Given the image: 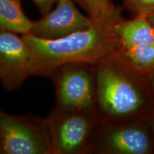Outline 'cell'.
Wrapping results in <instances>:
<instances>
[{
  "mask_svg": "<svg viewBox=\"0 0 154 154\" xmlns=\"http://www.w3.org/2000/svg\"><path fill=\"white\" fill-rule=\"evenodd\" d=\"M54 86V108L63 110H94L96 80L94 64L69 63L49 76Z\"/></svg>",
  "mask_w": 154,
  "mask_h": 154,
  "instance_id": "5",
  "label": "cell"
},
{
  "mask_svg": "<svg viewBox=\"0 0 154 154\" xmlns=\"http://www.w3.org/2000/svg\"><path fill=\"white\" fill-rule=\"evenodd\" d=\"M17 2H19V3H21V2H22V0H16Z\"/></svg>",
  "mask_w": 154,
  "mask_h": 154,
  "instance_id": "16",
  "label": "cell"
},
{
  "mask_svg": "<svg viewBox=\"0 0 154 154\" xmlns=\"http://www.w3.org/2000/svg\"><path fill=\"white\" fill-rule=\"evenodd\" d=\"M85 10L93 22L116 23L121 20L120 12L112 0H75Z\"/></svg>",
  "mask_w": 154,
  "mask_h": 154,
  "instance_id": "11",
  "label": "cell"
},
{
  "mask_svg": "<svg viewBox=\"0 0 154 154\" xmlns=\"http://www.w3.org/2000/svg\"><path fill=\"white\" fill-rule=\"evenodd\" d=\"M0 148L3 154H51L46 118L0 110Z\"/></svg>",
  "mask_w": 154,
  "mask_h": 154,
  "instance_id": "4",
  "label": "cell"
},
{
  "mask_svg": "<svg viewBox=\"0 0 154 154\" xmlns=\"http://www.w3.org/2000/svg\"><path fill=\"white\" fill-rule=\"evenodd\" d=\"M31 76V54L22 35L0 33V82L4 88L18 89Z\"/></svg>",
  "mask_w": 154,
  "mask_h": 154,
  "instance_id": "6",
  "label": "cell"
},
{
  "mask_svg": "<svg viewBox=\"0 0 154 154\" xmlns=\"http://www.w3.org/2000/svg\"><path fill=\"white\" fill-rule=\"evenodd\" d=\"M116 23L94 22L85 29L57 39L22 35L30 51L32 76L49 77L54 69L66 63L96 64L119 51L121 44L114 29Z\"/></svg>",
  "mask_w": 154,
  "mask_h": 154,
  "instance_id": "1",
  "label": "cell"
},
{
  "mask_svg": "<svg viewBox=\"0 0 154 154\" xmlns=\"http://www.w3.org/2000/svg\"><path fill=\"white\" fill-rule=\"evenodd\" d=\"M32 22L23 11L21 3L16 0H0V33L29 34Z\"/></svg>",
  "mask_w": 154,
  "mask_h": 154,
  "instance_id": "10",
  "label": "cell"
},
{
  "mask_svg": "<svg viewBox=\"0 0 154 154\" xmlns=\"http://www.w3.org/2000/svg\"><path fill=\"white\" fill-rule=\"evenodd\" d=\"M121 49L142 44L154 43V26L146 16H137L129 21L121 19L114 25Z\"/></svg>",
  "mask_w": 154,
  "mask_h": 154,
  "instance_id": "9",
  "label": "cell"
},
{
  "mask_svg": "<svg viewBox=\"0 0 154 154\" xmlns=\"http://www.w3.org/2000/svg\"><path fill=\"white\" fill-rule=\"evenodd\" d=\"M51 154H85L92 151L96 124L94 110H63L54 108L46 118Z\"/></svg>",
  "mask_w": 154,
  "mask_h": 154,
  "instance_id": "3",
  "label": "cell"
},
{
  "mask_svg": "<svg viewBox=\"0 0 154 154\" xmlns=\"http://www.w3.org/2000/svg\"><path fill=\"white\" fill-rule=\"evenodd\" d=\"M124 66L125 59L119 51L94 64L96 106L101 114L111 119L132 114L142 103Z\"/></svg>",
  "mask_w": 154,
  "mask_h": 154,
  "instance_id": "2",
  "label": "cell"
},
{
  "mask_svg": "<svg viewBox=\"0 0 154 154\" xmlns=\"http://www.w3.org/2000/svg\"><path fill=\"white\" fill-rule=\"evenodd\" d=\"M33 2L42 15L49 12L53 9L54 6L59 0H31Z\"/></svg>",
  "mask_w": 154,
  "mask_h": 154,
  "instance_id": "14",
  "label": "cell"
},
{
  "mask_svg": "<svg viewBox=\"0 0 154 154\" xmlns=\"http://www.w3.org/2000/svg\"><path fill=\"white\" fill-rule=\"evenodd\" d=\"M0 153H1V148H0Z\"/></svg>",
  "mask_w": 154,
  "mask_h": 154,
  "instance_id": "17",
  "label": "cell"
},
{
  "mask_svg": "<svg viewBox=\"0 0 154 154\" xmlns=\"http://www.w3.org/2000/svg\"><path fill=\"white\" fill-rule=\"evenodd\" d=\"M123 3L137 16H148L154 13V0H123Z\"/></svg>",
  "mask_w": 154,
  "mask_h": 154,
  "instance_id": "13",
  "label": "cell"
},
{
  "mask_svg": "<svg viewBox=\"0 0 154 154\" xmlns=\"http://www.w3.org/2000/svg\"><path fill=\"white\" fill-rule=\"evenodd\" d=\"M146 17H147L148 20L151 22V24L154 26V13L148 15V16H146Z\"/></svg>",
  "mask_w": 154,
  "mask_h": 154,
  "instance_id": "15",
  "label": "cell"
},
{
  "mask_svg": "<svg viewBox=\"0 0 154 154\" xmlns=\"http://www.w3.org/2000/svg\"><path fill=\"white\" fill-rule=\"evenodd\" d=\"M93 22L77 9L74 0H59L49 12L32 21L29 34L42 39H57L85 29Z\"/></svg>",
  "mask_w": 154,
  "mask_h": 154,
  "instance_id": "7",
  "label": "cell"
},
{
  "mask_svg": "<svg viewBox=\"0 0 154 154\" xmlns=\"http://www.w3.org/2000/svg\"><path fill=\"white\" fill-rule=\"evenodd\" d=\"M97 138L99 148L104 151L120 154H144L149 149L148 136L140 128L129 126L111 127Z\"/></svg>",
  "mask_w": 154,
  "mask_h": 154,
  "instance_id": "8",
  "label": "cell"
},
{
  "mask_svg": "<svg viewBox=\"0 0 154 154\" xmlns=\"http://www.w3.org/2000/svg\"><path fill=\"white\" fill-rule=\"evenodd\" d=\"M121 54L129 64L138 69L154 66V43L142 44L121 49Z\"/></svg>",
  "mask_w": 154,
  "mask_h": 154,
  "instance_id": "12",
  "label": "cell"
}]
</instances>
